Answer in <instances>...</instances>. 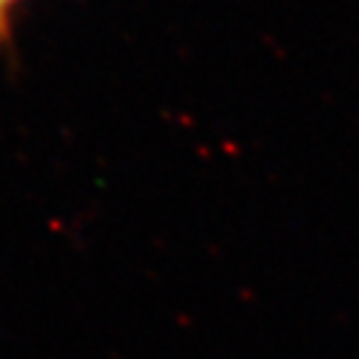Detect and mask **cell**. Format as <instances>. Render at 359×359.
Listing matches in <instances>:
<instances>
[{"label": "cell", "mask_w": 359, "mask_h": 359, "mask_svg": "<svg viewBox=\"0 0 359 359\" xmlns=\"http://www.w3.org/2000/svg\"><path fill=\"white\" fill-rule=\"evenodd\" d=\"M18 0H0V40L6 38V25H8V18H11V11L15 6Z\"/></svg>", "instance_id": "1"}]
</instances>
